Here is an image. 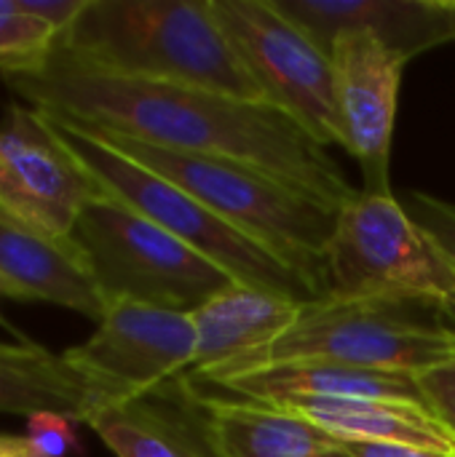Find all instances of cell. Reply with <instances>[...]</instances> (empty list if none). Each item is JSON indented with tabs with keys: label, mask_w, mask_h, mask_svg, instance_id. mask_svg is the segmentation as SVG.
<instances>
[{
	"label": "cell",
	"mask_w": 455,
	"mask_h": 457,
	"mask_svg": "<svg viewBox=\"0 0 455 457\" xmlns=\"http://www.w3.org/2000/svg\"><path fill=\"white\" fill-rule=\"evenodd\" d=\"M24 439L40 457L80 455L83 445L75 431V420L56 412H35L27 418Z\"/></svg>",
	"instance_id": "21"
},
{
	"label": "cell",
	"mask_w": 455,
	"mask_h": 457,
	"mask_svg": "<svg viewBox=\"0 0 455 457\" xmlns=\"http://www.w3.org/2000/svg\"><path fill=\"white\" fill-rule=\"evenodd\" d=\"M102 407L150 396L185 378L196 356L190 313L110 303L94 335L62 353Z\"/></svg>",
	"instance_id": "9"
},
{
	"label": "cell",
	"mask_w": 455,
	"mask_h": 457,
	"mask_svg": "<svg viewBox=\"0 0 455 457\" xmlns=\"http://www.w3.org/2000/svg\"><path fill=\"white\" fill-rule=\"evenodd\" d=\"M209 5L265 102L292 115L324 147H343L333 56L274 0H209Z\"/></svg>",
	"instance_id": "8"
},
{
	"label": "cell",
	"mask_w": 455,
	"mask_h": 457,
	"mask_svg": "<svg viewBox=\"0 0 455 457\" xmlns=\"http://www.w3.org/2000/svg\"><path fill=\"white\" fill-rule=\"evenodd\" d=\"M86 131L182 187L303 276L319 300L327 297V246L338 225V204L241 161L153 147L110 131Z\"/></svg>",
	"instance_id": "3"
},
{
	"label": "cell",
	"mask_w": 455,
	"mask_h": 457,
	"mask_svg": "<svg viewBox=\"0 0 455 457\" xmlns=\"http://www.w3.org/2000/svg\"><path fill=\"white\" fill-rule=\"evenodd\" d=\"M418 386L424 391L429 410L440 418V423L455 439V359L448 364L434 367V370L421 372Z\"/></svg>",
	"instance_id": "23"
},
{
	"label": "cell",
	"mask_w": 455,
	"mask_h": 457,
	"mask_svg": "<svg viewBox=\"0 0 455 457\" xmlns=\"http://www.w3.org/2000/svg\"><path fill=\"white\" fill-rule=\"evenodd\" d=\"M324 300L424 305L455 329V262L394 195L362 190L341 206Z\"/></svg>",
	"instance_id": "5"
},
{
	"label": "cell",
	"mask_w": 455,
	"mask_h": 457,
	"mask_svg": "<svg viewBox=\"0 0 455 457\" xmlns=\"http://www.w3.org/2000/svg\"><path fill=\"white\" fill-rule=\"evenodd\" d=\"M354 457H455V453H442L432 447L397 445V442H346Z\"/></svg>",
	"instance_id": "25"
},
{
	"label": "cell",
	"mask_w": 455,
	"mask_h": 457,
	"mask_svg": "<svg viewBox=\"0 0 455 457\" xmlns=\"http://www.w3.org/2000/svg\"><path fill=\"white\" fill-rule=\"evenodd\" d=\"M54 46L105 72L265 102L209 0H88Z\"/></svg>",
	"instance_id": "2"
},
{
	"label": "cell",
	"mask_w": 455,
	"mask_h": 457,
	"mask_svg": "<svg viewBox=\"0 0 455 457\" xmlns=\"http://www.w3.org/2000/svg\"><path fill=\"white\" fill-rule=\"evenodd\" d=\"M405 212L453 257L455 262V206L448 201L432 198L426 193H413Z\"/></svg>",
	"instance_id": "22"
},
{
	"label": "cell",
	"mask_w": 455,
	"mask_h": 457,
	"mask_svg": "<svg viewBox=\"0 0 455 457\" xmlns=\"http://www.w3.org/2000/svg\"><path fill=\"white\" fill-rule=\"evenodd\" d=\"M3 80L32 110L83 129L121 134L153 147L241 161L338 206L359 193L327 147L268 102L105 72L56 46L35 67L8 72Z\"/></svg>",
	"instance_id": "1"
},
{
	"label": "cell",
	"mask_w": 455,
	"mask_h": 457,
	"mask_svg": "<svg viewBox=\"0 0 455 457\" xmlns=\"http://www.w3.org/2000/svg\"><path fill=\"white\" fill-rule=\"evenodd\" d=\"M16 0H0V11H11Z\"/></svg>",
	"instance_id": "28"
},
{
	"label": "cell",
	"mask_w": 455,
	"mask_h": 457,
	"mask_svg": "<svg viewBox=\"0 0 455 457\" xmlns=\"http://www.w3.org/2000/svg\"><path fill=\"white\" fill-rule=\"evenodd\" d=\"M188 386L204 394L223 391L233 399H252V402L303 394V396H338V399H389V402H408L429 410L424 391L418 386V375L362 370V367H346L330 361L279 364V367H265L236 378H225L217 383L188 380Z\"/></svg>",
	"instance_id": "16"
},
{
	"label": "cell",
	"mask_w": 455,
	"mask_h": 457,
	"mask_svg": "<svg viewBox=\"0 0 455 457\" xmlns=\"http://www.w3.org/2000/svg\"><path fill=\"white\" fill-rule=\"evenodd\" d=\"M335 99L343 147L359 161L365 193L392 195L389 163L397 118V94L408 59L370 35L349 32L333 43Z\"/></svg>",
	"instance_id": "11"
},
{
	"label": "cell",
	"mask_w": 455,
	"mask_h": 457,
	"mask_svg": "<svg viewBox=\"0 0 455 457\" xmlns=\"http://www.w3.org/2000/svg\"><path fill=\"white\" fill-rule=\"evenodd\" d=\"M46 118L59 134V139L72 150V155L88 169V174L110 198L147 217L150 222L188 244L193 252L223 268L233 278V284L271 292L295 303L319 300L303 276L287 268L265 246L228 225L212 209L198 204L182 187L139 166L91 131L51 115Z\"/></svg>",
	"instance_id": "6"
},
{
	"label": "cell",
	"mask_w": 455,
	"mask_h": 457,
	"mask_svg": "<svg viewBox=\"0 0 455 457\" xmlns=\"http://www.w3.org/2000/svg\"><path fill=\"white\" fill-rule=\"evenodd\" d=\"M0 457H40L24 436L0 434Z\"/></svg>",
	"instance_id": "27"
},
{
	"label": "cell",
	"mask_w": 455,
	"mask_h": 457,
	"mask_svg": "<svg viewBox=\"0 0 455 457\" xmlns=\"http://www.w3.org/2000/svg\"><path fill=\"white\" fill-rule=\"evenodd\" d=\"M86 265L110 303L193 313L233 278L188 244L110 198H94L72 228Z\"/></svg>",
	"instance_id": "7"
},
{
	"label": "cell",
	"mask_w": 455,
	"mask_h": 457,
	"mask_svg": "<svg viewBox=\"0 0 455 457\" xmlns=\"http://www.w3.org/2000/svg\"><path fill=\"white\" fill-rule=\"evenodd\" d=\"M102 410L99 394L67 364L35 343H0V412H56L86 423Z\"/></svg>",
	"instance_id": "19"
},
{
	"label": "cell",
	"mask_w": 455,
	"mask_h": 457,
	"mask_svg": "<svg viewBox=\"0 0 455 457\" xmlns=\"http://www.w3.org/2000/svg\"><path fill=\"white\" fill-rule=\"evenodd\" d=\"M455 359V329L432 308L408 303H351L314 300L306 303L276 340L244 353L196 383H217L244 372L330 361L381 372L421 375Z\"/></svg>",
	"instance_id": "4"
},
{
	"label": "cell",
	"mask_w": 455,
	"mask_h": 457,
	"mask_svg": "<svg viewBox=\"0 0 455 457\" xmlns=\"http://www.w3.org/2000/svg\"><path fill=\"white\" fill-rule=\"evenodd\" d=\"M0 276L43 300L75 311L91 321H102L107 300L97 287L80 246L70 238L46 236L0 212Z\"/></svg>",
	"instance_id": "14"
},
{
	"label": "cell",
	"mask_w": 455,
	"mask_h": 457,
	"mask_svg": "<svg viewBox=\"0 0 455 457\" xmlns=\"http://www.w3.org/2000/svg\"><path fill=\"white\" fill-rule=\"evenodd\" d=\"M59 32L43 19L19 11V0L11 11H0V75L21 72L48 56Z\"/></svg>",
	"instance_id": "20"
},
{
	"label": "cell",
	"mask_w": 455,
	"mask_h": 457,
	"mask_svg": "<svg viewBox=\"0 0 455 457\" xmlns=\"http://www.w3.org/2000/svg\"><path fill=\"white\" fill-rule=\"evenodd\" d=\"M86 426L115 457H217L185 378L158 394L107 404Z\"/></svg>",
	"instance_id": "15"
},
{
	"label": "cell",
	"mask_w": 455,
	"mask_h": 457,
	"mask_svg": "<svg viewBox=\"0 0 455 457\" xmlns=\"http://www.w3.org/2000/svg\"><path fill=\"white\" fill-rule=\"evenodd\" d=\"M322 51L341 35L375 37L402 59L455 40V0H274Z\"/></svg>",
	"instance_id": "12"
},
{
	"label": "cell",
	"mask_w": 455,
	"mask_h": 457,
	"mask_svg": "<svg viewBox=\"0 0 455 457\" xmlns=\"http://www.w3.org/2000/svg\"><path fill=\"white\" fill-rule=\"evenodd\" d=\"M303 305L306 303L244 284H231L190 313L196 327V356L188 375L204 378L217 367L268 345L292 327Z\"/></svg>",
	"instance_id": "17"
},
{
	"label": "cell",
	"mask_w": 455,
	"mask_h": 457,
	"mask_svg": "<svg viewBox=\"0 0 455 457\" xmlns=\"http://www.w3.org/2000/svg\"><path fill=\"white\" fill-rule=\"evenodd\" d=\"M88 0H19V11L35 19H43L56 32H64L75 16L86 8Z\"/></svg>",
	"instance_id": "24"
},
{
	"label": "cell",
	"mask_w": 455,
	"mask_h": 457,
	"mask_svg": "<svg viewBox=\"0 0 455 457\" xmlns=\"http://www.w3.org/2000/svg\"><path fill=\"white\" fill-rule=\"evenodd\" d=\"M188 391L217 457H354L343 439L284 407Z\"/></svg>",
	"instance_id": "13"
},
{
	"label": "cell",
	"mask_w": 455,
	"mask_h": 457,
	"mask_svg": "<svg viewBox=\"0 0 455 457\" xmlns=\"http://www.w3.org/2000/svg\"><path fill=\"white\" fill-rule=\"evenodd\" d=\"M265 404L284 407L308 418L343 442H397L455 453V439L440 418L418 404L389 399H338V396H271Z\"/></svg>",
	"instance_id": "18"
},
{
	"label": "cell",
	"mask_w": 455,
	"mask_h": 457,
	"mask_svg": "<svg viewBox=\"0 0 455 457\" xmlns=\"http://www.w3.org/2000/svg\"><path fill=\"white\" fill-rule=\"evenodd\" d=\"M3 300H16V303H29V297H27V292H21V289H19L16 284H11V281H8L5 276H0V303H3ZM0 327H3V329H5L8 335H13V337H19L21 343H27V337H24V335H21V332H19V329H16L13 324H8V321H5V316H3V311H0Z\"/></svg>",
	"instance_id": "26"
},
{
	"label": "cell",
	"mask_w": 455,
	"mask_h": 457,
	"mask_svg": "<svg viewBox=\"0 0 455 457\" xmlns=\"http://www.w3.org/2000/svg\"><path fill=\"white\" fill-rule=\"evenodd\" d=\"M105 195L48 118L11 104L0 120V212L62 241L80 212Z\"/></svg>",
	"instance_id": "10"
}]
</instances>
